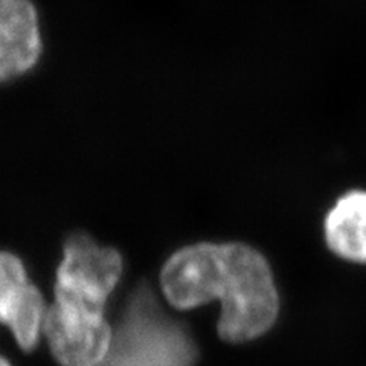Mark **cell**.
Returning <instances> with one entry per match:
<instances>
[{"instance_id":"6da1fadb","label":"cell","mask_w":366,"mask_h":366,"mask_svg":"<svg viewBox=\"0 0 366 366\" xmlns=\"http://www.w3.org/2000/svg\"><path fill=\"white\" fill-rule=\"evenodd\" d=\"M162 289L177 308L222 301L219 335L255 339L278 316V293L266 259L244 244H196L179 250L162 270Z\"/></svg>"},{"instance_id":"7a4b0ae2","label":"cell","mask_w":366,"mask_h":366,"mask_svg":"<svg viewBox=\"0 0 366 366\" xmlns=\"http://www.w3.org/2000/svg\"><path fill=\"white\" fill-rule=\"evenodd\" d=\"M197 350L182 325L141 285L125 308L106 359L99 366H194Z\"/></svg>"},{"instance_id":"3957f363","label":"cell","mask_w":366,"mask_h":366,"mask_svg":"<svg viewBox=\"0 0 366 366\" xmlns=\"http://www.w3.org/2000/svg\"><path fill=\"white\" fill-rule=\"evenodd\" d=\"M122 270L117 250L99 247L75 234L64 246V259L56 274L55 295L61 310L90 319H104L102 312Z\"/></svg>"},{"instance_id":"277c9868","label":"cell","mask_w":366,"mask_h":366,"mask_svg":"<svg viewBox=\"0 0 366 366\" xmlns=\"http://www.w3.org/2000/svg\"><path fill=\"white\" fill-rule=\"evenodd\" d=\"M44 333L63 366H99L112 343V330L104 319L67 313L55 304L44 317Z\"/></svg>"},{"instance_id":"5b68a950","label":"cell","mask_w":366,"mask_h":366,"mask_svg":"<svg viewBox=\"0 0 366 366\" xmlns=\"http://www.w3.org/2000/svg\"><path fill=\"white\" fill-rule=\"evenodd\" d=\"M41 316V295L28 282L21 261L0 254V322L13 330L21 350L31 351L37 345Z\"/></svg>"},{"instance_id":"8992f818","label":"cell","mask_w":366,"mask_h":366,"mask_svg":"<svg viewBox=\"0 0 366 366\" xmlns=\"http://www.w3.org/2000/svg\"><path fill=\"white\" fill-rule=\"evenodd\" d=\"M41 51L39 16L31 0H0V83L31 71Z\"/></svg>"},{"instance_id":"52a82bcc","label":"cell","mask_w":366,"mask_h":366,"mask_svg":"<svg viewBox=\"0 0 366 366\" xmlns=\"http://www.w3.org/2000/svg\"><path fill=\"white\" fill-rule=\"evenodd\" d=\"M325 235L335 254L366 262V192H350L336 203L327 217Z\"/></svg>"},{"instance_id":"ba28073f","label":"cell","mask_w":366,"mask_h":366,"mask_svg":"<svg viewBox=\"0 0 366 366\" xmlns=\"http://www.w3.org/2000/svg\"><path fill=\"white\" fill-rule=\"evenodd\" d=\"M0 366H9V363H8L5 359L0 357Z\"/></svg>"}]
</instances>
